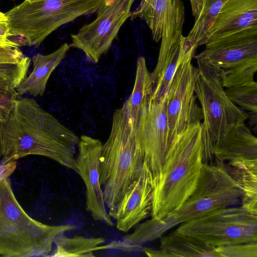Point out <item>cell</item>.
Segmentation results:
<instances>
[{"mask_svg": "<svg viewBox=\"0 0 257 257\" xmlns=\"http://www.w3.org/2000/svg\"><path fill=\"white\" fill-rule=\"evenodd\" d=\"M171 0H141L135 11L132 19L144 20L150 28L153 40L158 42L162 38L166 12Z\"/></svg>", "mask_w": 257, "mask_h": 257, "instance_id": "cell-21", "label": "cell"}, {"mask_svg": "<svg viewBox=\"0 0 257 257\" xmlns=\"http://www.w3.org/2000/svg\"><path fill=\"white\" fill-rule=\"evenodd\" d=\"M177 230L214 247L257 242V214L242 206L214 210Z\"/></svg>", "mask_w": 257, "mask_h": 257, "instance_id": "cell-7", "label": "cell"}, {"mask_svg": "<svg viewBox=\"0 0 257 257\" xmlns=\"http://www.w3.org/2000/svg\"><path fill=\"white\" fill-rule=\"evenodd\" d=\"M153 85L151 73L147 67L145 58H138L136 74L132 92L123 103L129 121L135 131L151 100Z\"/></svg>", "mask_w": 257, "mask_h": 257, "instance_id": "cell-20", "label": "cell"}, {"mask_svg": "<svg viewBox=\"0 0 257 257\" xmlns=\"http://www.w3.org/2000/svg\"><path fill=\"white\" fill-rule=\"evenodd\" d=\"M11 1H14V0H11Z\"/></svg>", "mask_w": 257, "mask_h": 257, "instance_id": "cell-33", "label": "cell"}, {"mask_svg": "<svg viewBox=\"0 0 257 257\" xmlns=\"http://www.w3.org/2000/svg\"><path fill=\"white\" fill-rule=\"evenodd\" d=\"M204 50L194 56L218 69L223 87L254 81L257 71V26L208 39Z\"/></svg>", "mask_w": 257, "mask_h": 257, "instance_id": "cell-6", "label": "cell"}, {"mask_svg": "<svg viewBox=\"0 0 257 257\" xmlns=\"http://www.w3.org/2000/svg\"><path fill=\"white\" fill-rule=\"evenodd\" d=\"M79 140L34 99L18 98L0 119V163L39 155L78 174L76 158Z\"/></svg>", "mask_w": 257, "mask_h": 257, "instance_id": "cell-1", "label": "cell"}, {"mask_svg": "<svg viewBox=\"0 0 257 257\" xmlns=\"http://www.w3.org/2000/svg\"><path fill=\"white\" fill-rule=\"evenodd\" d=\"M70 45L65 43L48 55L38 54L32 57L33 70L16 88L19 95L28 93L33 96L44 94L48 79L65 57Z\"/></svg>", "mask_w": 257, "mask_h": 257, "instance_id": "cell-18", "label": "cell"}, {"mask_svg": "<svg viewBox=\"0 0 257 257\" xmlns=\"http://www.w3.org/2000/svg\"><path fill=\"white\" fill-rule=\"evenodd\" d=\"M189 54L177 68L166 94V114L171 141L189 125L201 122L202 110L197 104L195 86L199 70Z\"/></svg>", "mask_w": 257, "mask_h": 257, "instance_id": "cell-11", "label": "cell"}, {"mask_svg": "<svg viewBox=\"0 0 257 257\" xmlns=\"http://www.w3.org/2000/svg\"><path fill=\"white\" fill-rule=\"evenodd\" d=\"M192 8V14L195 19L199 16L202 11L204 0H190Z\"/></svg>", "mask_w": 257, "mask_h": 257, "instance_id": "cell-31", "label": "cell"}, {"mask_svg": "<svg viewBox=\"0 0 257 257\" xmlns=\"http://www.w3.org/2000/svg\"><path fill=\"white\" fill-rule=\"evenodd\" d=\"M75 228L47 225L31 218L16 199L9 177L0 180V256H48L56 238Z\"/></svg>", "mask_w": 257, "mask_h": 257, "instance_id": "cell-4", "label": "cell"}, {"mask_svg": "<svg viewBox=\"0 0 257 257\" xmlns=\"http://www.w3.org/2000/svg\"><path fill=\"white\" fill-rule=\"evenodd\" d=\"M149 256L220 257L216 247L209 245L177 229L161 239V249H144Z\"/></svg>", "mask_w": 257, "mask_h": 257, "instance_id": "cell-17", "label": "cell"}, {"mask_svg": "<svg viewBox=\"0 0 257 257\" xmlns=\"http://www.w3.org/2000/svg\"><path fill=\"white\" fill-rule=\"evenodd\" d=\"M242 195L240 187L222 167L214 163H203L194 191L178 210L171 213L181 224L233 206L241 200Z\"/></svg>", "mask_w": 257, "mask_h": 257, "instance_id": "cell-8", "label": "cell"}, {"mask_svg": "<svg viewBox=\"0 0 257 257\" xmlns=\"http://www.w3.org/2000/svg\"><path fill=\"white\" fill-rule=\"evenodd\" d=\"M214 163L227 172L243 171L257 166V139L244 122L220 138L213 145Z\"/></svg>", "mask_w": 257, "mask_h": 257, "instance_id": "cell-14", "label": "cell"}, {"mask_svg": "<svg viewBox=\"0 0 257 257\" xmlns=\"http://www.w3.org/2000/svg\"><path fill=\"white\" fill-rule=\"evenodd\" d=\"M224 0H204L203 7L189 34L185 37L193 47L204 45L207 32L216 18Z\"/></svg>", "mask_w": 257, "mask_h": 257, "instance_id": "cell-23", "label": "cell"}, {"mask_svg": "<svg viewBox=\"0 0 257 257\" xmlns=\"http://www.w3.org/2000/svg\"><path fill=\"white\" fill-rule=\"evenodd\" d=\"M105 241L103 237L86 238L82 236L68 237L64 233L55 239L56 249L51 256L77 257L94 256L93 251Z\"/></svg>", "mask_w": 257, "mask_h": 257, "instance_id": "cell-22", "label": "cell"}, {"mask_svg": "<svg viewBox=\"0 0 257 257\" xmlns=\"http://www.w3.org/2000/svg\"><path fill=\"white\" fill-rule=\"evenodd\" d=\"M17 87L6 80L0 79V119L3 118L19 94Z\"/></svg>", "mask_w": 257, "mask_h": 257, "instance_id": "cell-27", "label": "cell"}, {"mask_svg": "<svg viewBox=\"0 0 257 257\" xmlns=\"http://www.w3.org/2000/svg\"><path fill=\"white\" fill-rule=\"evenodd\" d=\"M220 257H257V242L216 247Z\"/></svg>", "mask_w": 257, "mask_h": 257, "instance_id": "cell-26", "label": "cell"}, {"mask_svg": "<svg viewBox=\"0 0 257 257\" xmlns=\"http://www.w3.org/2000/svg\"><path fill=\"white\" fill-rule=\"evenodd\" d=\"M184 19L183 2L171 0L164 18L158 62L151 73L152 99L163 98L180 64L189 54L195 53L196 48L191 46L182 35Z\"/></svg>", "mask_w": 257, "mask_h": 257, "instance_id": "cell-9", "label": "cell"}, {"mask_svg": "<svg viewBox=\"0 0 257 257\" xmlns=\"http://www.w3.org/2000/svg\"><path fill=\"white\" fill-rule=\"evenodd\" d=\"M199 75L195 92L203 115L202 138L203 162H213L212 147L222 136L249 117V113L237 106L223 89L219 70L199 59Z\"/></svg>", "mask_w": 257, "mask_h": 257, "instance_id": "cell-5", "label": "cell"}, {"mask_svg": "<svg viewBox=\"0 0 257 257\" xmlns=\"http://www.w3.org/2000/svg\"><path fill=\"white\" fill-rule=\"evenodd\" d=\"M7 18L5 13L0 11V46L6 47H20L15 41L9 39Z\"/></svg>", "mask_w": 257, "mask_h": 257, "instance_id": "cell-29", "label": "cell"}, {"mask_svg": "<svg viewBox=\"0 0 257 257\" xmlns=\"http://www.w3.org/2000/svg\"><path fill=\"white\" fill-rule=\"evenodd\" d=\"M257 26V0H224L204 44L211 38Z\"/></svg>", "mask_w": 257, "mask_h": 257, "instance_id": "cell-16", "label": "cell"}, {"mask_svg": "<svg viewBox=\"0 0 257 257\" xmlns=\"http://www.w3.org/2000/svg\"><path fill=\"white\" fill-rule=\"evenodd\" d=\"M16 167V161L6 164L0 163V180L6 177H9L14 172Z\"/></svg>", "mask_w": 257, "mask_h": 257, "instance_id": "cell-30", "label": "cell"}, {"mask_svg": "<svg viewBox=\"0 0 257 257\" xmlns=\"http://www.w3.org/2000/svg\"><path fill=\"white\" fill-rule=\"evenodd\" d=\"M166 95L160 100L151 99L135 131L153 188L159 181L171 142L166 114Z\"/></svg>", "mask_w": 257, "mask_h": 257, "instance_id": "cell-12", "label": "cell"}, {"mask_svg": "<svg viewBox=\"0 0 257 257\" xmlns=\"http://www.w3.org/2000/svg\"><path fill=\"white\" fill-rule=\"evenodd\" d=\"M136 0H109L97 12L96 18L71 34L70 47L82 51L89 61L98 62L110 47L126 20L131 17Z\"/></svg>", "mask_w": 257, "mask_h": 257, "instance_id": "cell-10", "label": "cell"}, {"mask_svg": "<svg viewBox=\"0 0 257 257\" xmlns=\"http://www.w3.org/2000/svg\"><path fill=\"white\" fill-rule=\"evenodd\" d=\"M153 190L144 164L140 175L128 186L117 205L113 218L118 230L126 232L151 214Z\"/></svg>", "mask_w": 257, "mask_h": 257, "instance_id": "cell-15", "label": "cell"}, {"mask_svg": "<svg viewBox=\"0 0 257 257\" xmlns=\"http://www.w3.org/2000/svg\"><path fill=\"white\" fill-rule=\"evenodd\" d=\"M225 92L234 103L253 113L257 112V84L254 81L227 88Z\"/></svg>", "mask_w": 257, "mask_h": 257, "instance_id": "cell-24", "label": "cell"}, {"mask_svg": "<svg viewBox=\"0 0 257 257\" xmlns=\"http://www.w3.org/2000/svg\"><path fill=\"white\" fill-rule=\"evenodd\" d=\"M31 59L29 57L25 61L14 64H0V79L9 81L17 88L26 77Z\"/></svg>", "mask_w": 257, "mask_h": 257, "instance_id": "cell-25", "label": "cell"}, {"mask_svg": "<svg viewBox=\"0 0 257 257\" xmlns=\"http://www.w3.org/2000/svg\"><path fill=\"white\" fill-rule=\"evenodd\" d=\"M102 146L99 140L81 136L76 160L78 174L86 186V210L91 213L94 220L112 226L114 223L106 210L100 183L99 161Z\"/></svg>", "mask_w": 257, "mask_h": 257, "instance_id": "cell-13", "label": "cell"}, {"mask_svg": "<svg viewBox=\"0 0 257 257\" xmlns=\"http://www.w3.org/2000/svg\"><path fill=\"white\" fill-rule=\"evenodd\" d=\"M27 1H28L30 2H35V1H40V0H27Z\"/></svg>", "mask_w": 257, "mask_h": 257, "instance_id": "cell-32", "label": "cell"}, {"mask_svg": "<svg viewBox=\"0 0 257 257\" xmlns=\"http://www.w3.org/2000/svg\"><path fill=\"white\" fill-rule=\"evenodd\" d=\"M144 164L136 131L123 104L113 113L110 133L102 144L99 161L100 183L110 217H114L118 203L140 175Z\"/></svg>", "mask_w": 257, "mask_h": 257, "instance_id": "cell-3", "label": "cell"}, {"mask_svg": "<svg viewBox=\"0 0 257 257\" xmlns=\"http://www.w3.org/2000/svg\"><path fill=\"white\" fill-rule=\"evenodd\" d=\"M178 224L171 213L160 219L152 218L138 225L132 234L125 236L121 240L98 246V250L111 248L129 251L135 250L142 248L145 243L162 237L168 229Z\"/></svg>", "mask_w": 257, "mask_h": 257, "instance_id": "cell-19", "label": "cell"}, {"mask_svg": "<svg viewBox=\"0 0 257 257\" xmlns=\"http://www.w3.org/2000/svg\"><path fill=\"white\" fill-rule=\"evenodd\" d=\"M201 122L192 124L172 140L153 192L152 218L178 210L194 191L203 165Z\"/></svg>", "mask_w": 257, "mask_h": 257, "instance_id": "cell-2", "label": "cell"}, {"mask_svg": "<svg viewBox=\"0 0 257 257\" xmlns=\"http://www.w3.org/2000/svg\"><path fill=\"white\" fill-rule=\"evenodd\" d=\"M28 58L23 54L20 47L0 46V64L19 63Z\"/></svg>", "mask_w": 257, "mask_h": 257, "instance_id": "cell-28", "label": "cell"}]
</instances>
